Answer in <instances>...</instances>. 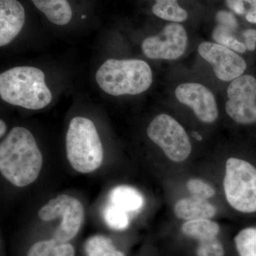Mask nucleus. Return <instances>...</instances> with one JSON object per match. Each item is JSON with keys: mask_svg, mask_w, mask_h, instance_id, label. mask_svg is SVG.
Listing matches in <instances>:
<instances>
[{"mask_svg": "<svg viewBox=\"0 0 256 256\" xmlns=\"http://www.w3.org/2000/svg\"><path fill=\"white\" fill-rule=\"evenodd\" d=\"M43 166V156L26 128H12L0 144V172L18 188L34 182Z\"/></svg>", "mask_w": 256, "mask_h": 256, "instance_id": "1", "label": "nucleus"}, {"mask_svg": "<svg viewBox=\"0 0 256 256\" xmlns=\"http://www.w3.org/2000/svg\"><path fill=\"white\" fill-rule=\"evenodd\" d=\"M67 159L76 171L88 174L100 168L104 152L95 124L90 119L75 117L66 137Z\"/></svg>", "mask_w": 256, "mask_h": 256, "instance_id": "4", "label": "nucleus"}, {"mask_svg": "<svg viewBox=\"0 0 256 256\" xmlns=\"http://www.w3.org/2000/svg\"><path fill=\"white\" fill-rule=\"evenodd\" d=\"M235 30L226 26L218 25L213 33V38L218 44L227 47L234 52L244 53L246 50L245 44L239 42L234 36L233 32Z\"/></svg>", "mask_w": 256, "mask_h": 256, "instance_id": "20", "label": "nucleus"}, {"mask_svg": "<svg viewBox=\"0 0 256 256\" xmlns=\"http://www.w3.org/2000/svg\"><path fill=\"white\" fill-rule=\"evenodd\" d=\"M48 21L58 26L68 24L73 18V10L68 0H32Z\"/></svg>", "mask_w": 256, "mask_h": 256, "instance_id": "14", "label": "nucleus"}, {"mask_svg": "<svg viewBox=\"0 0 256 256\" xmlns=\"http://www.w3.org/2000/svg\"><path fill=\"white\" fill-rule=\"evenodd\" d=\"M85 249L87 256H124L116 248L111 239L104 236H94L89 238Z\"/></svg>", "mask_w": 256, "mask_h": 256, "instance_id": "18", "label": "nucleus"}, {"mask_svg": "<svg viewBox=\"0 0 256 256\" xmlns=\"http://www.w3.org/2000/svg\"><path fill=\"white\" fill-rule=\"evenodd\" d=\"M175 96L181 104L191 108L202 122L212 124L218 118L214 96L204 86L194 82L181 84L176 88Z\"/></svg>", "mask_w": 256, "mask_h": 256, "instance_id": "11", "label": "nucleus"}, {"mask_svg": "<svg viewBox=\"0 0 256 256\" xmlns=\"http://www.w3.org/2000/svg\"><path fill=\"white\" fill-rule=\"evenodd\" d=\"M152 12L158 18L172 22H182L188 16L186 10L178 5V0H156Z\"/></svg>", "mask_w": 256, "mask_h": 256, "instance_id": "17", "label": "nucleus"}, {"mask_svg": "<svg viewBox=\"0 0 256 256\" xmlns=\"http://www.w3.org/2000/svg\"><path fill=\"white\" fill-rule=\"evenodd\" d=\"M240 256H256V228H248L239 232L235 238Z\"/></svg>", "mask_w": 256, "mask_h": 256, "instance_id": "21", "label": "nucleus"}, {"mask_svg": "<svg viewBox=\"0 0 256 256\" xmlns=\"http://www.w3.org/2000/svg\"><path fill=\"white\" fill-rule=\"evenodd\" d=\"M188 192L192 196L197 198L208 200L215 195L214 188L210 184L198 178H192L186 184Z\"/></svg>", "mask_w": 256, "mask_h": 256, "instance_id": "22", "label": "nucleus"}, {"mask_svg": "<svg viewBox=\"0 0 256 256\" xmlns=\"http://www.w3.org/2000/svg\"><path fill=\"white\" fill-rule=\"evenodd\" d=\"M218 25L235 30L237 28V21L235 16L228 12L220 11L216 14Z\"/></svg>", "mask_w": 256, "mask_h": 256, "instance_id": "25", "label": "nucleus"}, {"mask_svg": "<svg viewBox=\"0 0 256 256\" xmlns=\"http://www.w3.org/2000/svg\"><path fill=\"white\" fill-rule=\"evenodd\" d=\"M188 45L184 28L178 23L166 25L156 36L146 38L142 44L144 54L152 60H174L183 55Z\"/></svg>", "mask_w": 256, "mask_h": 256, "instance_id": "9", "label": "nucleus"}, {"mask_svg": "<svg viewBox=\"0 0 256 256\" xmlns=\"http://www.w3.org/2000/svg\"><path fill=\"white\" fill-rule=\"evenodd\" d=\"M226 110L230 118L240 124L256 122V79L242 75L234 79L227 89Z\"/></svg>", "mask_w": 256, "mask_h": 256, "instance_id": "8", "label": "nucleus"}, {"mask_svg": "<svg viewBox=\"0 0 256 256\" xmlns=\"http://www.w3.org/2000/svg\"><path fill=\"white\" fill-rule=\"evenodd\" d=\"M174 214L180 220H210L216 214V208L207 200L192 196L176 202Z\"/></svg>", "mask_w": 256, "mask_h": 256, "instance_id": "13", "label": "nucleus"}, {"mask_svg": "<svg viewBox=\"0 0 256 256\" xmlns=\"http://www.w3.org/2000/svg\"><path fill=\"white\" fill-rule=\"evenodd\" d=\"M8 126L3 120H0V137L2 138L4 136L5 132H6Z\"/></svg>", "mask_w": 256, "mask_h": 256, "instance_id": "30", "label": "nucleus"}, {"mask_svg": "<svg viewBox=\"0 0 256 256\" xmlns=\"http://www.w3.org/2000/svg\"><path fill=\"white\" fill-rule=\"evenodd\" d=\"M198 53L213 67L216 76L223 82L238 78L246 69L244 58L234 50L212 42H203L198 46Z\"/></svg>", "mask_w": 256, "mask_h": 256, "instance_id": "10", "label": "nucleus"}, {"mask_svg": "<svg viewBox=\"0 0 256 256\" xmlns=\"http://www.w3.org/2000/svg\"><path fill=\"white\" fill-rule=\"evenodd\" d=\"M227 201L242 213L256 212V169L245 160L229 158L224 180Z\"/></svg>", "mask_w": 256, "mask_h": 256, "instance_id": "5", "label": "nucleus"}, {"mask_svg": "<svg viewBox=\"0 0 256 256\" xmlns=\"http://www.w3.org/2000/svg\"><path fill=\"white\" fill-rule=\"evenodd\" d=\"M58 244L55 239L37 242L30 248L26 256H50Z\"/></svg>", "mask_w": 256, "mask_h": 256, "instance_id": "24", "label": "nucleus"}, {"mask_svg": "<svg viewBox=\"0 0 256 256\" xmlns=\"http://www.w3.org/2000/svg\"><path fill=\"white\" fill-rule=\"evenodd\" d=\"M197 256H224L223 246L217 238L200 242Z\"/></svg>", "mask_w": 256, "mask_h": 256, "instance_id": "23", "label": "nucleus"}, {"mask_svg": "<svg viewBox=\"0 0 256 256\" xmlns=\"http://www.w3.org/2000/svg\"><path fill=\"white\" fill-rule=\"evenodd\" d=\"M109 202L126 212H138L144 204L140 192L132 186L121 185L112 188L109 194Z\"/></svg>", "mask_w": 256, "mask_h": 256, "instance_id": "15", "label": "nucleus"}, {"mask_svg": "<svg viewBox=\"0 0 256 256\" xmlns=\"http://www.w3.org/2000/svg\"><path fill=\"white\" fill-rule=\"evenodd\" d=\"M244 38H245V45L246 50L252 52L256 48V30H247L244 31L242 34Z\"/></svg>", "mask_w": 256, "mask_h": 256, "instance_id": "27", "label": "nucleus"}, {"mask_svg": "<svg viewBox=\"0 0 256 256\" xmlns=\"http://www.w3.org/2000/svg\"><path fill=\"white\" fill-rule=\"evenodd\" d=\"M99 87L109 95H138L152 82L149 64L140 60H106L96 74Z\"/></svg>", "mask_w": 256, "mask_h": 256, "instance_id": "3", "label": "nucleus"}, {"mask_svg": "<svg viewBox=\"0 0 256 256\" xmlns=\"http://www.w3.org/2000/svg\"><path fill=\"white\" fill-rule=\"evenodd\" d=\"M226 4L236 14L242 15L246 13L242 0H226Z\"/></svg>", "mask_w": 256, "mask_h": 256, "instance_id": "28", "label": "nucleus"}, {"mask_svg": "<svg viewBox=\"0 0 256 256\" xmlns=\"http://www.w3.org/2000/svg\"><path fill=\"white\" fill-rule=\"evenodd\" d=\"M146 134L172 161L181 162L191 154L192 144L188 133L169 114H160L154 118L146 129Z\"/></svg>", "mask_w": 256, "mask_h": 256, "instance_id": "6", "label": "nucleus"}, {"mask_svg": "<svg viewBox=\"0 0 256 256\" xmlns=\"http://www.w3.org/2000/svg\"><path fill=\"white\" fill-rule=\"evenodd\" d=\"M250 8L246 12V18L248 22L256 24V0H252Z\"/></svg>", "mask_w": 256, "mask_h": 256, "instance_id": "29", "label": "nucleus"}, {"mask_svg": "<svg viewBox=\"0 0 256 256\" xmlns=\"http://www.w3.org/2000/svg\"><path fill=\"white\" fill-rule=\"evenodd\" d=\"M104 217L106 224L114 230H122L129 226L128 213L109 203L104 208Z\"/></svg>", "mask_w": 256, "mask_h": 256, "instance_id": "19", "label": "nucleus"}, {"mask_svg": "<svg viewBox=\"0 0 256 256\" xmlns=\"http://www.w3.org/2000/svg\"><path fill=\"white\" fill-rule=\"evenodd\" d=\"M50 256H75V250L72 244L58 242Z\"/></svg>", "mask_w": 256, "mask_h": 256, "instance_id": "26", "label": "nucleus"}, {"mask_svg": "<svg viewBox=\"0 0 256 256\" xmlns=\"http://www.w3.org/2000/svg\"><path fill=\"white\" fill-rule=\"evenodd\" d=\"M44 222L62 218L54 232V239L60 244L67 242L78 233L84 220V208L78 198L68 194H60L50 200L38 210Z\"/></svg>", "mask_w": 256, "mask_h": 256, "instance_id": "7", "label": "nucleus"}, {"mask_svg": "<svg viewBox=\"0 0 256 256\" xmlns=\"http://www.w3.org/2000/svg\"><path fill=\"white\" fill-rule=\"evenodd\" d=\"M24 8L18 0H0V46L9 44L22 30Z\"/></svg>", "mask_w": 256, "mask_h": 256, "instance_id": "12", "label": "nucleus"}, {"mask_svg": "<svg viewBox=\"0 0 256 256\" xmlns=\"http://www.w3.org/2000/svg\"><path fill=\"white\" fill-rule=\"evenodd\" d=\"M0 96L5 102L30 110H40L52 100L41 69L32 66L12 68L0 74Z\"/></svg>", "mask_w": 256, "mask_h": 256, "instance_id": "2", "label": "nucleus"}, {"mask_svg": "<svg viewBox=\"0 0 256 256\" xmlns=\"http://www.w3.org/2000/svg\"><path fill=\"white\" fill-rule=\"evenodd\" d=\"M184 235L198 242L216 238L220 232L218 224L210 220H188L182 227Z\"/></svg>", "mask_w": 256, "mask_h": 256, "instance_id": "16", "label": "nucleus"}, {"mask_svg": "<svg viewBox=\"0 0 256 256\" xmlns=\"http://www.w3.org/2000/svg\"><path fill=\"white\" fill-rule=\"evenodd\" d=\"M194 137L196 138V140H202V137L200 134H198L197 132H194Z\"/></svg>", "mask_w": 256, "mask_h": 256, "instance_id": "31", "label": "nucleus"}]
</instances>
